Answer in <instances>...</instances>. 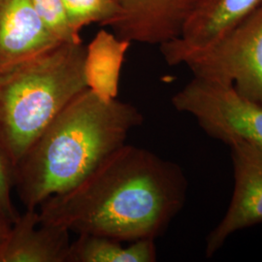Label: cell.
Here are the masks:
<instances>
[{"mask_svg": "<svg viewBox=\"0 0 262 262\" xmlns=\"http://www.w3.org/2000/svg\"><path fill=\"white\" fill-rule=\"evenodd\" d=\"M155 239H141L127 247L119 240L81 234L71 242L67 262H155L158 253Z\"/></svg>", "mask_w": 262, "mask_h": 262, "instance_id": "cell-12", "label": "cell"}, {"mask_svg": "<svg viewBox=\"0 0 262 262\" xmlns=\"http://www.w3.org/2000/svg\"><path fill=\"white\" fill-rule=\"evenodd\" d=\"M48 30L60 42H81L80 35L71 29L62 0H30Z\"/></svg>", "mask_w": 262, "mask_h": 262, "instance_id": "cell-14", "label": "cell"}, {"mask_svg": "<svg viewBox=\"0 0 262 262\" xmlns=\"http://www.w3.org/2000/svg\"><path fill=\"white\" fill-rule=\"evenodd\" d=\"M62 2L69 26L78 35L82 28L94 23L110 27L120 14L115 0H62Z\"/></svg>", "mask_w": 262, "mask_h": 262, "instance_id": "cell-13", "label": "cell"}, {"mask_svg": "<svg viewBox=\"0 0 262 262\" xmlns=\"http://www.w3.org/2000/svg\"><path fill=\"white\" fill-rule=\"evenodd\" d=\"M120 14L110 26L121 39L163 45L181 36L200 0H115Z\"/></svg>", "mask_w": 262, "mask_h": 262, "instance_id": "cell-7", "label": "cell"}, {"mask_svg": "<svg viewBox=\"0 0 262 262\" xmlns=\"http://www.w3.org/2000/svg\"><path fill=\"white\" fill-rule=\"evenodd\" d=\"M262 0H200L180 37L170 42L184 48L213 43L252 14Z\"/></svg>", "mask_w": 262, "mask_h": 262, "instance_id": "cell-10", "label": "cell"}, {"mask_svg": "<svg viewBox=\"0 0 262 262\" xmlns=\"http://www.w3.org/2000/svg\"><path fill=\"white\" fill-rule=\"evenodd\" d=\"M83 41L63 42L0 76V149L16 165L76 96L88 89Z\"/></svg>", "mask_w": 262, "mask_h": 262, "instance_id": "cell-3", "label": "cell"}, {"mask_svg": "<svg viewBox=\"0 0 262 262\" xmlns=\"http://www.w3.org/2000/svg\"><path fill=\"white\" fill-rule=\"evenodd\" d=\"M12 224L13 222L10 220L9 216L0 208V253L7 242Z\"/></svg>", "mask_w": 262, "mask_h": 262, "instance_id": "cell-16", "label": "cell"}, {"mask_svg": "<svg viewBox=\"0 0 262 262\" xmlns=\"http://www.w3.org/2000/svg\"><path fill=\"white\" fill-rule=\"evenodd\" d=\"M159 47L168 66L185 64L193 77L231 84L239 94L262 105V3L207 46L184 48L168 42Z\"/></svg>", "mask_w": 262, "mask_h": 262, "instance_id": "cell-4", "label": "cell"}, {"mask_svg": "<svg viewBox=\"0 0 262 262\" xmlns=\"http://www.w3.org/2000/svg\"><path fill=\"white\" fill-rule=\"evenodd\" d=\"M144 122L134 105L105 101L86 89L48 125L15 167V188L26 209L70 190L124 144Z\"/></svg>", "mask_w": 262, "mask_h": 262, "instance_id": "cell-2", "label": "cell"}, {"mask_svg": "<svg viewBox=\"0 0 262 262\" xmlns=\"http://www.w3.org/2000/svg\"><path fill=\"white\" fill-rule=\"evenodd\" d=\"M171 103L192 116L213 139L230 146L248 142L262 147V105L239 94L233 85L193 77Z\"/></svg>", "mask_w": 262, "mask_h": 262, "instance_id": "cell-5", "label": "cell"}, {"mask_svg": "<svg viewBox=\"0 0 262 262\" xmlns=\"http://www.w3.org/2000/svg\"><path fill=\"white\" fill-rule=\"evenodd\" d=\"M187 176L173 161L124 144L70 190L39 206L40 222L121 242L157 239L186 205Z\"/></svg>", "mask_w": 262, "mask_h": 262, "instance_id": "cell-1", "label": "cell"}, {"mask_svg": "<svg viewBox=\"0 0 262 262\" xmlns=\"http://www.w3.org/2000/svg\"><path fill=\"white\" fill-rule=\"evenodd\" d=\"M61 43L30 0H0V76Z\"/></svg>", "mask_w": 262, "mask_h": 262, "instance_id": "cell-8", "label": "cell"}, {"mask_svg": "<svg viewBox=\"0 0 262 262\" xmlns=\"http://www.w3.org/2000/svg\"><path fill=\"white\" fill-rule=\"evenodd\" d=\"M130 45L129 41L100 30L86 46L84 63L86 86L102 100L117 98L122 63Z\"/></svg>", "mask_w": 262, "mask_h": 262, "instance_id": "cell-11", "label": "cell"}, {"mask_svg": "<svg viewBox=\"0 0 262 262\" xmlns=\"http://www.w3.org/2000/svg\"><path fill=\"white\" fill-rule=\"evenodd\" d=\"M229 147L234 189L225 215L207 235V257L237 231L262 223V147L242 141Z\"/></svg>", "mask_w": 262, "mask_h": 262, "instance_id": "cell-6", "label": "cell"}, {"mask_svg": "<svg viewBox=\"0 0 262 262\" xmlns=\"http://www.w3.org/2000/svg\"><path fill=\"white\" fill-rule=\"evenodd\" d=\"M15 187V166L0 149V208L14 223L19 214L14 207L11 192Z\"/></svg>", "mask_w": 262, "mask_h": 262, "instance_id": "cell-15", "label": "cell"}, {"mask_svg": "<svg viewBox=\"0 0 262 262\" xmlns=\"http://www.w3.org/2000/svg\"><path fill=\"white\" fill-rule=\"evenodd\" d=\"M69 230L40 222L36 209H27L12 224L0 262H67Z\"/></svg>", "mask_w": 262, "mask_h": 262, "instance_id": "cell-9", "label": "cell"}]
</instances>
